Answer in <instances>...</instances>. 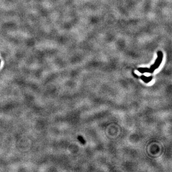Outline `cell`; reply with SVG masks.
<instances>
[{"instance_id":"2","label":"cell","mask_w":172,"mask_h":172,"mask_svg":"<svg viewBox=\"0 0 172 172\" xmlns=\"http://www.w3.org/2000/svg\"><path fill=\"white\" fill-rule=\"evenodd\" d=\"M141 79L143 80L144 82H145L146 83H148L151 81L152 80V76H150V77H146L144 75H143L141 76Z\"/></svg>"},{"instance_id":"1","label":"cell","mask_w":172,"mask_h":172,"mask_svg":"<svg viewBox=\"0 0 172 172\" xmlns=\"http://www.w3.org/2000/svg\"><path fill=\"white\" fill-rule=\"evenodd\" d=\"M157 58L155 60L154 63L149 68H139L138 71L141 73H152L156 69L159 67L162 62L163 58V54L161 51H158L157 53Z\"/></svg>"},{"instance_id":"4","label":"cell","mask_w":172,"mask_h":172,"mask_svg":"<svg viewBox=\"0 0 172 172\" xmlns=\"http://www.w3.org/2000/svg\"></svg>"},{"instance_id":"3","label":"cell","mask_w":172,"mask_h":172,"mask_svg":"<svg viewBox=\"0 0 172 172\" xmlns=\"http://www.w3.org/2000/svg\"><path fill=\"white\" fill-rule=\"evenodd\" d=\"M78 139L79 140V141H80V142L82 143L85 144V143H86V142H85V140L83 138V137H82V136H79L78 137Z\"/></svg>"}]
</instances>
